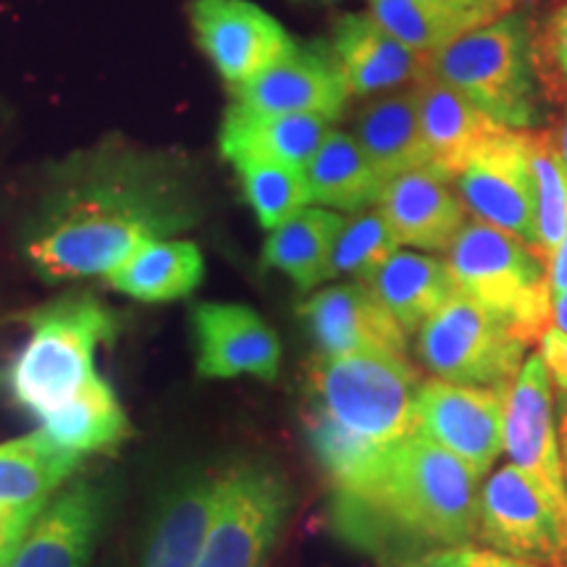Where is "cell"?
I'll return each instance as SVG.
<instances>
[{"instance_id":"6da1fadb","label":"cell","mask_w":567,"mask_h":567,"mask_svg":"<svg viewBox=\"0 0 567 567\" xmlns=\"http://www.w3.org/2000/svg\"><path fill=\"white\" fill-rule=\"evenodd\" d=\"M195 205L166 163L97 161L63 184L42 210L27 258L45 281L109 276L140 247L187 229Z\"/></svg>"},{"instance_id":"7a4b0ae2","label":"cell","mask_w":567,"mask_h":567,"mask_svg":"<svg viewBox=\"0 0 567 567\" xmlns=\"http://www.w3.org/2000/svg\"><path fill=\"white\" fill-rule=\"evenodd\" d=\"M478 478L452 452L410 431L381 450L365 478L334 488L331 526L384 567L471 547L478 538Z\"/></svg>"},{"instance_id":"3957f363","label":"cell","mask_w":567,"mask_h":567,"mask_svg":"<svg viewBox=\"0 0 567 567\" xmlns=\"http://www.w3.org/2000/svg\"><path fill=\"white\" fill-rule=\"evenodd\" d=\"M429 71L507 130L542 122L534 32L523 13H502L431 53Z\"/></svg>"},{"instance_id":"277c9868","label":"cell","mask_w":567,"mask_h":567,"mask_svg":"<svg viewBox=\"0 0 567 567\" xmlns=\"http://www.w3.org/2000/svg\"><path fill=\"white\" fill-rule=\"evenodd\" d=\"M116 316L92 295H66L30 316V339L13 360L17 405L40 421L95 375V352L116 334Z\"/></svg>"},{"instance_id":"5b68a950","label":"cell","mask_w":567,"mask_h":567,"mask_svg":"<svg viewBox=\"0 0 567 567\" xmlns=\"http://www.w3.org/2000/svg\"><path fill=\"white\" fill-rule=\"evenodd\" d=\"M446 268L463 292L505 318L517 339L534 344L551 329L547 255L484 221H465L446 247Z\"/></svg>"},{"instance_id":"8992f818","label":"cell","mask_w":567,"mask_h":567,"mask_svg":"<svg viewBox=\"0 0 567 567\" xmlns=\"http://www.w3.org/2000/svg\"><path fill=\"white\" fill-rule=\"evenodd\" d=\"M421 375L408 354H316L305 381V402L321 408L352 434L389 444L410 434Z\"/></svg>"},{"instance_id":"52a82bcc","label":"cell","mask_w":567,"mask_h":567,"mask_svg":"<svg viewBox=\"0 0 567 567\" xmlns=\"http://www.w3.org/2000/svg\"><path fill=\"white\" fill-rule=\"evenodd\" d=\"M505 318L455 292L417 329V358L439 381L507 392L526 360Z\"/></svg>"},{"instance_id":"ba28073f","label":"cell","mask_w":567,"mask_h":567,"mask_svg":"<svg viewBox=\"0 0 567 567\" xmlns=\"http://www.w3.org/2000/svg\"><path fill=\"white\" fill-rule=\"evenodd\" d=\"M478 538L502 555L567 567V513L515 465L499 467L478 494Z\"/></svg>"},{"instance_id":"9c48e42d","label":"cell","mask_w":567,"mask_h":567,"mask_svg":"<svg viewBox=\"0 0 567 567\" xmlns=\"http://www.w3.org/2000/svg\"><path fill=\"white\" fill-rule=\"evenodd\" d=\"M455 193L476 221L538 247L528 130L499 126L488 134L467 158L463 172L455 176Z\"/></svg>"},{"instance_id":"30bf717a","label":"cell","mask_w":567,"mask_h":567,"mask_svg":"<svg viewBox=\"0 0 567 567\" xmlns=\"http://www.w3.org/2000/svg\"><path fill=\"white\" fill-rule=\"evenodd\" d=\"M289 502V488L274 467H234L224 476L221 505L195 567H258L279 534Z\"/></svg>"},{"instance_id":"8fae6325","label":"cell","mask_w":567,"mask_h":567,"mask_svg":"<svg viewBox=\"0 0 567 567\" xmlns=\"http://www.w3.org/2000/svg\"><path fill=\"white\" fill-rule=\"evenodd\" d=\"M505 394L502 389L429 381L417 392L410 431L484 476L505 446Z\"/></svg>"},{"instance_id":"7c38bea8","label":"cell","mask_w":567,"mask_h":567,"mask_svg":"<svg viewBox=\"0 0 567 567\" xmlns=\"http://www.w3.org/2000/svg\"><path fill=\"white\" fill-rule=\"evenodd\" d=\"M189 21L197 45L229 87L255 80L297 45L271 13L250 0H193Z\"/></svg>"},{"instance_id":"4fadbf2b","label":"cell","mask_w":567,"mask_h":567,"mask_svg":"<svg viewBox=\"0 0 567 567\" xmlns=\"http://www.w3.org/2000/svg\"><path fill=\"white\" fill-rule=\"evenodd\" d=\"M551 375L542 354L523 360L505 394V452L509 463L534 476L567 513V484L557 444Z\"/></svg>"},{"instance_id":"5bb4252c","label":"cell","mask_w":567,"mask_h":567,"mask_svg":"<svg viewBox=\"0 0 567 567\" xmlns=\"http://www.w3.org/2000/svg\"><path fill=\"white\" fill-rule=\"evenodd\" d=\"M231 95L234 103L260 113H316L334 122L352 92L331 45L316 40L295 45L264 74L231 87Z\"/></svg>"},{"instance_id":"9a60e30c","label":"cell","mask_w":567,"mask_h":567,"mask_svg":"<svg viewBox=\"0 0 567 567\" xmlns=\"http://www.w3.org/2000/svg\"><path fill=\"white\" fill-rule=\"evenodd\" d=\"M197 373L205 379L255 375L274 381L281 365L276 331L252 308L237 302H200L193 308Z\"/></svg>"},{"instance_id":"2e32d148","label":"cell","mask_w":567,"mask_h":567,"mask_svg":"<svg viewBox=\"0 0 567 567\" xmlns=\"http://www.w3.org/2000/svg\"><path fill=\"white\" fill-rule=\"evenodd\" d=\"M300 318L316 354L394 352L405 354L408 331L381 305L365 281L326 287L300 305Z\"/></svg>"},{"instance_id":"e0dca14e","label":"cell","mask_w":567,"mask_h":567,"mask_svg":"<svg viewBox=\"0 0 567 567\" xmlns=\"http://www.w3.org/2000/svg\"><path fill=\"white\" fill-rule=\"evenodd\" d=\"M105 488L80 478L45 502L9 567H84L103 526Z\"/></svg>"},{"instance_id":"ac0fdd59","label":"cell","mask_w":567,"mask_h":567,"mask_svg":"<svg viewBox=\"0 0 567 567\" xmlns=\"http://www.w3.org/2000/svg\"><path fill=\"white\" fill-rule=\"evenodd\" d=\"M379 210L384 213L396 243L417 250H442L452 245L465 224V205L460 203L450 179L436 168L423 166L386 182Z\"/></svg>"},{"instance_id":"d6986e66","label":"cell","mask_w":567,"mask_h":567,"mask_svg":"<svg viewBox=\"0 0 567 567\" xmlns=\"http://www.w3.org/2000/svg\"><path fill=\"white\" fill-rule=\"evenodd\" d=\"M329 45L352 95H375L429 74L431 55L392 38L371 13H344Z\"/></svg>"},{"instance_id":"ffe728a7","label":"cell","mask_w":567,"mask_h":567,"mask_svg":"<svg viewBox=\"0 0 567 567\" xmlns=\"http://www.w3.org/2000/svg\"><path fill=\"white\" fill-rule=\"evenodd\" d=\"M224 476L189 473L166 492L153 517L142 567H195L221 505Z\"/></svg>"},{"instance_id":"44dd1931","label":"cell","mask_w":567,"mask_h":567,"mask_svg":"<svg viewBox=\"0 0 567 567\" xmlns=\"http://www.w3.org/2000/svg\"><path fill=\"white\" fill-rule=\"evenodd\" d=\"M410 92L415 97L417 122H421L431 168L455 182L473 151L502 124L488 118L476 103L467 101L463 92L439 80L431 71L421 76Z\"/></svg>"},{"instance_id":"7402d4cb","label":"cell","mask_w":567,"mask_h":567,"mask_svg":"<svg viewBox=\"0 0 567 567\" xmlns=\"http://www.w3.org/2000/svg\"><path fill=\"white\" fill-rule=\"evenodd\" d=\"M329 118L316 113H260L231 103L224 116L218 145L229 163L237 158H264L305 172L329 137Z\"/></svg>"},{"instance_id":"603a6c76","label":"cell","mask_w":567,"mask_h":567,"mask_svg":"<svg viewBox=\"0 0 567 567\" xmlns=\"http://www.w3.org/2000/svg\"><path fill=\"white\" fill-rule=\"evenodd\" d=\"M354 140L381 179L431 166L413 92L381 97L360 109L354 116Z\"/></svg>"},{"instance_id":"cb8c5ba5","label":"cell","mask_w":567,"mask_h":567,"mask_svg":"<svg viewBox=\"0 0 567 567\" xmlns=\"http://www.w3.org/2000/svg\"><path fill=\"white\" fill-rule=\"evenodd\" d=\"M365 284L408 334L421 329L457 292L446 260L405 250L389 255Z\"/></svg>"},{"instance_id":"d4e9b609","label":"cell","mask_w":567,"mask_h":567,"mask_svg":"<svg viewBox=\"0 0 567 567\" xmlns=\"http://www.w3.org/2000/svg\"><path fill=\"white\" fill-rule=\"evenodd\" d=\"M203 276L205 260L195 243L155 239L111 271L109 284L140 302H174L193 295Z\"/></svg>"},{"instance_id":"484cf974","label":"cell","mask_w":567,"mask_h":567,"mask_svg":"<svg viewBox=\"0 0 567 567\" xmlns=\"http://www.w3.org/2000/svg\"><path fill=\"white\" fill-rule=\"evenodd\" d=\"M40 423V434L48 442L80 457L87 452L113 450L130 434L124 408L118 405L109 381L97 373L82 386L80 394L42 415Z\"/></svg>"},{"instance_id":"4316f807","label":"cell","mask_w":567,"mask_h":567,"mask_svg":"<svg viewBox=\"0 0 567 567\" xmlns=\"http://www.w3.org/2000/svg\"><path fill=\"white\" fill-rule=\"evenodd\" d=\"M313 203L347 213L368 210L381 200L386 182L375 174L360 151L358 140L347 132H329L313 161L305 166Z\"/></svg>"},{"instance_id":"83f0119b","label":"cell","mask_w":567,"mask_h":567,"mask_svg":"<svg viewBox=\"0 0 567 567\" xmlns=\"http://www.w3.org/2000/svg\"><path fill=\"white\" fill-rule=\"evenodd\" d=\"M80 455L32 434L0 444V507L42 509L51 494L80 467Z\"/></svg>"},{"instance_id":"f1b7e54d","label":"cell","mask_w":567,"mask_h":567,"mask_svg":"<svg viewBox=\"0 0 567 567\" xmlns=\"http://www.w3.org/2000/svg\"><path fill=\"white\" fill-rule=\"evenodd\" d=\"M344 218L326 208H302L268 234L264 264L287 274L302 292L318 287Z\"/></svg>"},{"instance_id":"f546056e","label":"cell","mask_w":567,"mask_h":567,"mask_svg":"<svg viewBox=\"0 0 567 567\" xmlns=\"http://www.w3.org/2000/svg\"><path fill=\"white\" fill-rule=\"evenodd\" d=\"M371 17L384 30L417 53H436L460 34L484 27L478 13L444 9L429 0H368Z\"/></svg>"},{"instance_id":"4dcf8cb0","label":"cell","mask_w":567,"mask_h":567,"mask_svg":"<svg viewBox=\"0 0 567 567\" xmlns=\"http://www.w3.org/2000/svg\"><path fill=\"white\" fill-rule=\"evenodd\" d=\"M231 166L237 168L239 184L255 218L268 231L313 203L302 168L264 158H237L231 161Z\"/></svg>"},{"instance_id":"1f68e13d","label":"cell","mask_w":567,"mask_h":567,"mask_svg":"<svg viewBox=\"0 0 567 567\" xmlns=\"http://www.w3.org/2000/svg\"><path fill=\"white\" fill-rule=\"evenodd\" d=\"M302 423L310 450H313L318 465L323 467L334 488H347L365 478L379 460L381 450L386 446L352 434L350 429H344L342 423H337L329 413L310 405V402H305Z\"/></svg>"},{"instance_id":"d6a6232c","label":"cell","mask_w":567,"mask_h":567,"mask_svg":"<svg viewBox=\"0 0 567 567\" xmlns=\"http://www.w3.org/2000/svg\"><path fill=\"white\" fill-rule=\"evenodd\" d=\"M396 247H400V243H396L392 229H389L384 213H354L337 234L321 281L342 279V276H354L358 281H368L384 266L389 255L396 252Z\"/></svg>"},{"instance_id":"836d02e7","label":"cell","mask_w":567,"mask_h":567,"mask_svg":"<svg viewBox=\"0 0 567 567\" xmlns=\"http://www.w3.org/2000/svg\"><path fill=\"white\" fill-rule=\"evenodd\" d=\"M528 151L536 182L538 247L549 258L567 231V174L549 130H528Z\"/></svg>"},{"instance_id":"e575fe53","label":"cell","mask_w":567,"mask_h":567,"mask_svg":"<svg viewBox=\"0 0 567 567\" xmlns=\"http://www.w3.org/2000/svg\"><path fill=\"white\" fill-rule=\"evenodd\" d=\"M534 61L542 92L559 103L567 95V0L549 19L547 30L534 34Z\"/></svg>"},{"instance_id":"d590c367","label":"cell","mask_w":567,"mask_h":567,"mask_svg":"<svg viewBox=\"0 0 567 567\" xmlns=\"http://www.w3.org/2000/svg\"><path fill=\"white\" fill-rule=\"evenodd\" d=\"M396 567H542V565L528 563V559L502 555V551L476 549L471 544V547H450V549L429 551V555L408 559V563Z\"/></svg>"},{"instance_id":"8d00e7d4","label":"cell","mask_w":567,"mask_h":567,"mask_svg":"<svg viewBox=\"0 0 567 567\" xmlns=\"http://www.w3.org/2000/svg\"><path fill=\"white\" fill-rule=\"evenodd\" d=\"M40 509H17V507H0V563L9 567L13 551L19 549L21 538H24L30 523L38 517Z\"/></svg>"},{"instance_id":"74e56055","label":"cell","mask_w":567,"mask_h":567,"mask_svg":"<svg viewBox=\"0 0 567 567\" xmlns=\"http://www.w3.org/2000/svg\"><path fill=\"white\" fill-rule=\"evenodd\" d=\"M542 344V360L547 365L555 384H567V337L555 329H547L538 339Z\"/></svg>"},{"instance_id":"f35d334b","label":"cell","mask_w":567,"mask_h":567,"mask_svg":"<svg viewBox=\"0 0 567 567\" xmlns=\"http://www.w3.org/2000/svg\"><path fill=\"white\" fill-rule=\"evenodd\" d=\"M549 268V287H551V300L567 292V231L563 243L557 245V250L547 258Z\"/></svg>"},{"instance_id":"ab89813d","label":"cell","mask_w":567,"mask_h":567,"mask_svg":"<svg viewBox=\"0 0 567 567\" xmlns=\"http://www.w3.org/2000/svg\"><path fill=\"white\" fill-rule=\"evenodd\" d=\"M555 410H557V417H555L557 444H559V457H563V473L567 484V384H557Z\"/></svg>"},{"instance_id":"60d3db41","label":"cell","mask_w":567,"mask_h":567,"mask_svg":"<svg viewBox=\"0 0 567 567\" xmlns=\"http://www.w3.org/2000/svg\"><path fill=\"white\" fill-rule=\"evenodd\" d=\"M557 105H559V109H563V113H559L555 130H549V132H551V140H555L557 155H559V161H563V168H565V174H567V95Z\"/></svg>"},{"instance_id":"b9f144b4","label":"cell","mask_w":567,"mask_h":567,"mask_svg":"<svg viewBox=\"0 0 567 567\" xmlns=\"http://www.w3.org/2000/svg\"><path fill=\"white\" fill-rule=\"evenodd\" d=\"M429 3H436V6H444V9H455V11H467V13H478L481 19L486 21H494V13L486 9L481 0H429Z\"/></svg>"},{"instance_id":"7bdbcfd3","label":"cell","mask_w":567,"mask_h":567,"mask_svg":"<svg viewBox=\"0 0 567 567\" xmlns=\"http://www.w3.org/2000/svg\"><path fill=\"white\" fill-rule=\"evenodd\" d=\"M551 329L567 337V292L555 297V302H551Z\"/></svg>"},{"instance_id":"ee69618b","label":"cell","mask_w":567,"mask_h":567,"mask_svg":"<svg viewBox=\"0 0 567 567\" xmlns=\"http://www.w3.org/2000/svg\"><path fill=\"white\" fill-rule=\"evenodd\" d=\"M481 3H484L486 9L494 13V19H499V17H502V11H499V0H481Z\"/></svg>"},{"instance_id":"f6af8a7d","label":"cell","mask_w":567,"mask_h":567,"mask_svg":"<svg viewBox=\"0 0 567 567\" xmlns=\"http://www.w3.org/2000/svg\"><path fill=\"white\" fill-rule=\"evenodd\" d=\"M517 3H526V0H499V11L509 13V9H515Z\"/></svg>"},{"instance_id":"bcb514c9","label":"cell","mask_w":567,"mask_h":567,"mask_svg":"<svg viewBox=\"0 0 567 567\" xmlns=\"http://www.w3.org/2000/svg\"><path fill=\"white\" fill-rule=\"evenodd\" d=\"M0 567H6V565H3V563H0Z\"/></svg>"}]
</instances>
